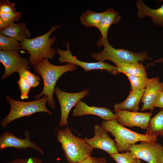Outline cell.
<instances>
[{
    "label": "cell",
    "mask_w": 163,
    "mask_h": 163,
    "mask_svg": "<svg viewBox=\"0 0 163 163\" xmlns=\"http://www.w3.org/2000/svg\"><path fill=\"white\" fill-rule=\"evenodd\" d=\"M6 100L10 105V110L8 114L0 122L1 126L4 128L15 120L37 112H45L50 115L53 114L46 106L48 99L46 95L36 100L28 102L15 100L7 95Z\"/></svg>",
    "instance_id": "cell-6"
},
{
    "label": "cell",
    "mask_w": 163,
    "mask_h": 163,
    "mask_svg": "<svg viewBox=\"0 0 163 163\" xmlns=\"http://www.w3.org/2000/svg\"><path fill=\"white\" fill-rule=\"evenodd\" d=\"M24 133L25 138L21 139L17 137L11 132L6 131L3 132L0 136V150H3L8 147L19 149L30 148L43 155L44 153L41 149L30 140V131L24 130Z\"/></svg>",
    "instance_id": "cell-13"
},
{
    "label": "cell",
    "mask_w": 163,
    "mask_h": 163,
    "mask_svg": "<svg viewBox=\"0 0 163 163\" xmlns=\"http://www.w3.org/2000/svg\"><path fill=\"white\" fill-rule=\"evenodd\" d=\"M101 125L115 137L118 152L128 151L129 146L138 142H156L157 139L156 136L141 134L125 128L119 124L116 119L103 121Z\"/></svg>",
    "instance_id": "cell-4"
},
{
    "label": "cell",
    "mask_w": 163,
    "mask_h": 163,
    "mask_svg": "<svg viewBox=\"0 0 163 163\" xmlns=\"http://www.w3.org/2000/svg\"><path fill=\"white\" fill-rule=\"evenodd\" d=\"M104 12H96L88 10L83 12L80 18L82 24L86 27H97L101 20Z\"/></svg>",
    "instance_id": "cell-23"
},
{
    "label": "cell",
    "mask_w": 163,
    "mask_h": 163,
    "mask_svg": "<svg viewBox=\"0 0 163 163\" xmlns=\"http://www.w3.org/2000/svg\"><path fill=\"white\" fill-rule=\"evenodd\" d=\"M17 83L21 92V98L22 100L28 98L29 92L31 87L28 82L24 78L20 77Z\"/></svg>",
    "instance_id": "cell-28"
},
{
    "label": "cell",
    "mask_w": 163,
    "mask_h": 163,
    "mask_svg": "<svg viewBox=\"0 0 163 163\" xmlns=\"http://www.w3.org/2000/svg\"><path fill=\"white\" fill-rule=\"evenodd\" d=\"M128 78L130 83L131 91L145 89L151 81V78L147 76L139 77L125 74Z\"/></svg>",
    "instance_id": "cell-25"
},
{
    "label": "cell",
    "mask_w": 163,
    "mask_h": 163,
    "mask_svg": "<svg viewBox=\"0 0 163 163\" xmlns=\"http://www.w3.org/2000/svg\"><path fill=\"white\" fill-rule=\"evenodd\" d=\"M98 116L105 121L117 119V117L110 109L105 107L90 106L81 100L74 107L72 116L79 117L87 115Z\"/></svg>",
    "instance_id": "cell-14"
},
{
    "label": "cell",
    "mask_w": 163,
    "mask_h": 163,
    "mask_svg": "<svg viewBox=\"0 0 163 163\" xmlns=\"http://www.w3.org/2000/svg\"><path fill=\"white\" fill-rule=\"evenodd\" d=\"M98 43L104 46L99 53H92L91 56L97 61L104 62L109 60L115 65L121 62L139 63L146 60H151L147 52H135L123 49H115L109 43L107 39L100 38Z\"/></svg>",
    "instance_id": "cell-5"
},
{
    "label": "cell",
    "mask_w": 163,
    "mask_h": 163,
    "mask_svg": "<svg viewBox=\"0 0 163 163\" xmlns=\"http://www.w3.org/2000/svg\"><path fill=\"white\" fill-rule=\"evenodd\" d=\"M0 62L3 65L5 72L1 77L4 79L13 73L23 69H29V61L21 57L18 51H4L0 50Z\"/></svg>",
    "instance_id": "cell-10"
},
{
    "label": "cell",
    "mask_w": 163,
    "mask_h": 163,
    "mask_svg": "<svg viewBox=\"0 0 163 163\" xmlns=\"http://www.w3.org/2000/svg\"><path fill=\"white\" fill-rule=\"evenodd\" d=\"M20 77L24 78L31 87L34 88L39 84L40 77L30 72L28 69H23L18 72Z\"/></svg>",
    "instance_id": "cell-27"
},
{
    "label": "cell",
    "mask_w": 163,
    "mask_h": 163,
    "mask_svg": "<svg viewBox=\"0 0 163 163\" xmlns=\"http://www.w3.org/2000/svg\"><path fill=\"white\" fill-rule=\"evenodd\" d=\"M128 151L148 163H163V146L158 143L141 141L139 144L130 145Z\"/></svg>",
    "instance_id": "cell-7"
},
{
    "label": "cell",
    "mask_w": 163,
    "mask_h": 163,
    "mask_svg": "<svg viewBox=\"0 0 163 163\" xmlns=\"http://www.w3.org/2000/svg\"><path fill=\"white\" fill-rule=\"evenodd\" d=\"M56 136L69 163H79L91 156L93 148L84 139L74 135L68 127L59 129Z\"/></svg>",
    "instance_id": "cell-2"
},
{
    "label": "cell",
    "mask_w": 163,
    "mask_h": 163,
    "mask_svg": "<svg viewBox=\"0 0 163 163\" xmlns=\"http://www.w3.org/2000/svg\"><path fill=\"white\" fill-rule=\"evenodd\" d=\"M60 26H52L45 34L32 39H25L21 43L22 50H27L30 54L29 61L31 65H34L43 59H51L53 58L57 50L51 46L56 37L55 36L50 38V36Z\"/></svg>",
    "instance_id": "cell-3"
},
{
    "label": "cell",
    "mask_w": 163,
    "mask_h": 163,
    "mask_svg": "<svg viewBox=\"0 0 163 163\" xmlns=\"http://www.w3.org/2000/svg\"><path fill=\"white\" fill-rule=\"evenodd\" d=\"M34 66L36 73L43 80V86L42 92L35 96L37 100L43 95L47 96V103L52 108L55 107L53 93L55 86L59 78L65 73L75 70L77 68L75 65L70 63L62 66H56L50 63L47 59H43Z\"/></svg>",
    "instance_id": "cell-1"
},
{
    "label": "cell",
    "mask_w": 163,
    "mask_h": 163,
    "mask_svg": "<svg viewBox=\"0 0 163 163\" xmlns=\"http://www.w3.org/2000/svg\"><path fill=\"white\" fill-rule=\"evenodd\" d=\"M8 163H43V162L39 158L35 157L27 158L15 159Z\"/></svg>",
    "instance_id": "cell-29"
},
{
    "label": "cell",
    "mask_w": 163,
    "mask_h": 163,
    "mask_svg": "<svg viewBox=\"0 0 163 163\" xmlns=\"http://www.w3.org/2000/svg\"><path fill=\"white\" fill-rule=\"evenodd\" d=\"M110 157L117 163H141L140 159L135 157L133 154L128 151L121 153L118 152L110 155Z\"/></svg>",
    "instance_id": "cell-26"
},
{
    "label": "cell",
    "mask_w": 163,
    "mask_h": 163,
    "mask_svg": "<svg viewBox=\"0 0 163 163\" xmlns=\"http://www.w3.org/2000/svg\"><path fill=\"white\" fill-rule=\"evenodd\" d=\"M141 163H142V162H141Z\"/></svg>",
    "instance_id": "cell-33"
},
{
    "label": "cell",
    "mask_w": 163,
    "mask_h": 163,
    "mask_svg": "<svg viewBox=\"0 0 163 163\" xmlns=\"http://www.w3.org/2000/svg\"><path fill=\"white\" fill-rule=\"evenodd\" d=\"M79 163H107L103 157L97 158L91 156L88 157Z\"/></svg>",
    "instance_id": "cell-30"
},
{
    "label": "cell",
    "mask_w": 163,
    "mask_h": 163,
    "mask_svg": "<svg viewBox=\"0 0 163 163\" xmlns=\"http://www.w3.org/2000/svg\"><path fill=\"white\" fill-rule=\"evenodd\" d=\"M0 50L4 51L22 50L21 43L16 40L0 34Z\"/></svg>",
    "instance_id": "cell-24"
},
{
    "label": "cell",
    "mask_w": 163,
    "mask_h": 163,
    "mask_svg": "<svg viewBox=\"0 0 163 163\" xmlns=\"http://www.w3.org/2000/svg\"><path fill=\"white\" fill-rule=\"evenodd\" d=\"M153 107L163 108V90L158 94L154 102Z\"/></svg>",
    "instance_id": "cell-31"
},
{
    "label": "cell",
    "mask_w": 163,
    "mask_h": 163,
    "mask_svg": "<svg viewBox=\"0 0 163 163\" xmlns=\"http://www.w3.org/2000/svg\"><path fill=\"white\" fill-rule=\"evenodd\" d=\"M163 90V82H160L158 77L152 78L145 90L141 99L143 103L141 109L142 111L149 110L153 111L154 101L159 92Z\"/></svg>",
    "instance_id": "cell-15"
},
{
    "label": "cell",
    "mask_w": 163,
    "mask_h": 163,
    "mask_svg": "<svg viewBox=\"0 0 163 163\" xmlns=\"http://www.w3.org/2000/svg\"><path fill=\"white\" fill-rule=\"evenodd\" d=\"M61 108V118L59 125L63 127L68 125V118L72 109L79 100L88 95L89 90L86 89L80 92L69 93L64 91L58 87L54 91Z\"/></svg>",
    "instance_id": "cell-9"
},
{
    "label": "cell",
    "mask_w": 163,
    "mask_h": 163,
    "mask_svg": "<svg viewBox=\"0 0 163 163\" xmlns=\"http://www.w3.org/2000/svg\"><path fill=\"white\" fill-rule=\"evenodd\" d=\"M115 115L118 123L123 126L139 127L146 130L152 114L151 112L142 113L126 110L115 111Z\"/></svg>",
    "instance_id": "cell-12"
},
{
    "label": "cell",
    "mask_w": 163,
    "mask_h": 163,
    "mask_svg": "<svg viewBox=\"0 0 163 163\" xmlns=\"http://www.w3.org/2000/svg\"><path fill=\"white\" fill-rule=\"evenodd\" d=\"M104 12L100 24L97 27L100 31L101 38L107 39V33L110 26L113 24L119 23L121 19L118 12L112 8H109Z\"/></svg>",
    "instance_id": "cell-20"
},
{
    "label": "cell",
    "mask_w": 163,
    "mask_h": 163,
    "mask_svg": "<svg viewBox=\"0 0 163 163\" xmlns=\"http://www.w3.org/2000/svg\"><path fill=\"white\" fill-rule=\"evenodd\" d=\"M0 34L10 37L21 43L25 39H28L31 34L24 23H11L0 29Z\"/></svg>",
    "instance_id": "cell-18"
},
{
    "label": "cell",
    "mask_w": 163,
    "mask_h": 163,
    "mask_svg": "<svg viewBox=\"0 0 163 163\" xmlns=\"http://www.w3.org/2000/svg\"><path fill=\"white\" fill-rule=\"evenodd\" d=\"M159 1L163 2V0ZM136 6L137 9V15L139 18H142L149 16L151 18L153 24L163 28V4L158 8L153 9L146 5L142 1L138 0Z\"/></svg>",
    "instance_id": "cell-17"
},
{
    "label": "cell",
    "mask_w": 163,
    "mask_h": 163,
    "mask_svg": "<svg viewBox=\"0 0 163 163\" xmlns=\"http://www.w3.org/2000/svg\"><path fill=\"white\" fill-rule=\"evenodd\" d=\"M115 65L119 73L139 77L147 76V75L145 67L139 63L121 62Z\"/></svg>",
    "instance_id": "cell-21"
},
{
    "label": "cell",
    "mask_w": 163,
    "mask_h": 163,
    "mask_svg": "<svg viewBox=\"0 0 163 163\" xmlns=\"http://www.w3.org/2000/svg\"><path fill=\"white\" fill-rule=\"evenodd\" d=\"M145 134L163 137V109L150 118Z\"/></svg>",
    "instance_id": "cell-22"
},
{
    "label": "cell",
    "mask_w": 163,
    "mask_h": 163,
    "mask_svg": "<svg viewBox=\"0 0 163 163\" xmlns=\"http://www.w3.org/2000/svg\"><path fill=\"white\" fill-rule=\"evenodd\" d=\"M144 90L145 89L130 91L128 96L123 101L114 104V111L126 110L138 112L139 103L142 99Z\"/></svg>",
    "instance_id": "cell-19"
},
{
    "label": "cell",
    "mask_w": 163,
    "mask_h": 163,
    "mask_svg": "<svg viewBox=\"0 0 163 163\" xmlns=\"http://www.w3.org/2000/svg\"><path fill=\"white\" fill-rule=\"evenodd\" d=\"M156 62H163V58L160 59L156 61Z\"/></svg>",
    "instance_id": "cell-32"
},
{
    "label": "cell",
    "mask_w": 163,
    "mask_h": 163,
    "mask_svg": "<svg viewBox=\"0 0 163 163\" xmlns=\"http://www.w3.org/2000/svg\"><path fill=\"white\" fill-rule=\"evenodd\" d=\"M94 130V135L93 137L84 139L87 144L93 149L102 150L110 155L118 152L114 140L110 137L108 132L102 125H95Z\"/></svg>",
    "instance_id": "cell-11"
},
{
    "label": "cell",
    "mask_w": 163,
    "mask_h": 163,
    "mask_svg": "<svg viewBox=\"0 0 163 163\" xmlns=\"http://www.w3.org/2000/svg\"><path fill=\"white\" fill-rule=\"evenodd\" d=\"M21 12L17 11L14 2L8 0L0 1V29L20 20Z\"/></svg>",
    "instance_id": "cell-16"
},
{
    "label": "cell",
    "mask_w": 163,
    "mask_h": 163,
    "mask_svg": "<svg viewBox=\"0 0 163 163\" xmlns=\"http://www.w3.org/2000/svg\"><path fill=\"white\" fill-rule=\"evenodd\" d=\"M66 46L67 50H64L59 48L57 49V53L59 54V62L61 63L67 62L79 66L84 69L85 72L93 70H105L112 74H117L118 73V67L101 61L97 62H87L81 61L73 56L70 50L69 43L64 42Z\"/></svg>",
    "instance_id": "cell-8"
}]
</instances>
